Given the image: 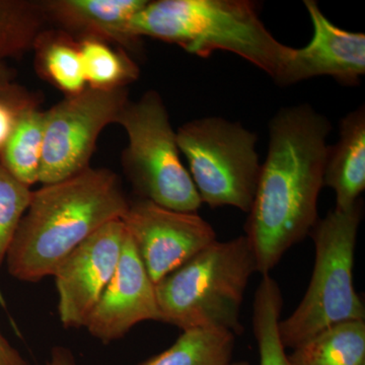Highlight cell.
<instances>
[{
  "label": "cell",
  "instance_id": "1",
  "mask_svg": "<svg viewBox=\"0 0 365 365\" xmlns=\"http://www.w3.org/2000/svg\"><path fill=\"white\" fill-rule=\"evenodd\" d=\"M331 129L330 121L309 105L281 109L269 124L267 158L245 225L262 276L311 234L319 220Z\"/></svg>",
  "mask_w": 365,
  "mask_h": 365
},
{
  "label": "cell",
  "instance_id": "2",
  "mask_svg": "<svg viewBox=\"0 0 365 365\" xmlns=\"http://www.w3.org/2000/svg\"><path fill=\"white\" fill-rule=\"evenodd\" d=\"M117 175L88 168L63 181L43 185L33 192L6 255L9 275L38 282L74 249L129 207Z\"/></svg>",
  "mask_w": 365,
  "mask_h": 365
},
{
  "label": "cell",
  "instance_id": "3",
  "mask_svg": "<svg viewBox=\"0 0 365 365\" xmlns=\"http://www.w3.org/2000/svg\"><path fill=\"white\" fill-rule=\"evenodd\" d=\"M248 0L148 1L131 21L136 38L176 44L197 56L223 50L235 53L277 81L294 48L281 44L262 23Z\"/></svg>",
  "mask_w": 365,
  "mask_h": 365
},
{
  "label": "cell",
  "instance_id": "4",
  "mask_svg": "<svg viewBox=\"0 0 365 365\" xmlns=\"http://www.w3.org/2000/svg\"><path fill=\"white\" fill-rule=\"evenodd\" d=\"M256 272L253 250L245 235L212 242L155 283L160 322L182 331L241 335L242 300Z\"/></svg>",
  "mask_w": 365,
  "mask_h": 365
},
{
  "label": "cell",
  "instance_id": "5",
  "mask_svg": "<svg viewBox=\"0 0 365 365\" xmlns=\"http://www.w3.org/2000/svg\"><path fill=\"white\" fill-rule=\"evenodd\" d=\"M362 201L347 210L334 209L319 220L311 232L316 260L311 282L299 307L280 319L285 348L312 339L329 327L364 321L365 307L353 283L354 252L362 220Z\"/></svg>",
  "mask_w": 365,
  "mask_h": 365
},
{
  "label": "cell",
  "instance_id": "6",
  "mask_svg": "<svg viewBox=\"0 0 365 365\" xmlns=\"http://www.w3.org/2000/svg\"><path fill=\"white\" fill-rule=\"evenodd\" d=\"M128 136L123 168L141 199L162 207L197 213L202 202L180 158L177 134L157 91L128 102L118 118Z\"/></svg>",
  "mask_w": 365,
  "mask_h": 365
},
{
  "label": "cell",
  "instance_id": "7",
  "mask_svg": "<svg viewBox=\"0 0 365 365\" xmlns=\"http://www.w3.org/2000/svg\"><path fill=\"white\" fill-rule=\"evenodd\" d=\"M176 134L201 202L249 213L261 170L256 134L220 117L193 120Z\"/></svg>",
  "mask_w": 365,
  "mask_h": 365
},
{
  "label": "cell",
  "instance_id": "8",
  "mask_svg": "<svg viewBox=\"0 0 365 365\" xmlns=\"http://www.w3.org/2000/svg\"><path fill=\"white\" fill-rule=\"evenodd\" d=\"M128 102L126 88L97 90L88 86L46 111L39 182L63 181L91 168L101 132L117 123Z\"/></svg>",
  "mask_w": 365,
  "mask_h": 365
},
{
  "label": "cell",
  "instance_id": "9",
  "mask_svg": "<svg viewBox=\"0 0 365 365\" xmlns=\"http://www.w3.org/2000/svg\"><path fill=\"white\" fill-rule=\"evenodd\" d=\"M121 220L155 284L217 241L215 230L197 213L172 210L146 199L129 203Z\"/></svg>",
  "mask_w": 365,
  "mask_h": 365
},
{
  "label": "cell",
  "instance_id": "10",
  "mask_svg": "<svg viewBox=\"0 0 365 365\" xmlns=\"http://www.w3.org/2000/svg\"><path fill=\"white\" fill-rule=\"evenodd\" d=\"M126 230L113 220L81 242L55 269L58 316L66 329L85 328L121 258Z\"/></svg>",
  "mask_w": 365,
  "mask_h": 365
},
{
  "label": "cell",
  "instance_id": "11",
  "mask_svg": "<svg viewBox=\"0 0 365 365\" xmlns=\"http://www.w3.org/2000/svg\"><path fill=\"white\" fill-rule=\"evenodd\" d=\"M160 322L155 284L126 232L121 258L85 328L104 344L123 338L137 324Z\"/></svg>",
  "mask_w": 365,
  "mask_h": 365
},
{
  "label": "cell",
  "instance_id": "12",
  "mask_svg": "<svg viewBox=\"0 0 365 365\" xmlns=\"http://www.w3.org/2000/svg\"><path fill=\"white\" fill-rule=\"evenodd\" d=\"M304 6L313 24V37L306 47L294 49L275 83L292 86L328 76L344 86L359 85L365 73L364 34L349 32L334 25L314 0H306Z\"/></svg>",
  "mask_w": 365,
  "mask_h": 365
},
{
  "label": "cell",
  "instance_id": "13",
  "mask_svg": "<svg viewBox=\"0 0 365 365\" xmlns=\"http://www.w3.org/2000/svg\"><path fill=\"white\" fill-rule=\"evenodd\" d=\"M41 4L47 20L78 34L81 39L96 38L130 51L140 47V39L131 32V21L148 0H48Z\"/></svg>",
  "mask_w": 365,
  "mask_h": 365
},
{
  "label": "cell",
  "instance_id": "14",
  "mask_svg": "<svg viewBox=\"0 0 365 365\" xmlns=\"http://www.w3.org/2000/svg\"><path fill=\"white\" fill-rule=\"evenodd\" d=\"M324 186L336 195V209L351 208L365 189L364 106L343 118L340 139L327 148Z\"/></svg>",
  "mask_w": 365,
  "mask_h": 365
},
{
  "label": "cell",
  "instance_id": "15",
  "mask_svg": "<svg viewBox=\"0 0 365 365\" xmlns=\"http://www.w3.org/2000/svg\"><path fill=\"white\" fill-rule=\"evenodd\" d=\"M288 359L292 365H365V322L329 327L295 347Z\"/></svg>",
  "mask_w": 365,
  "mask_h": 365
},
{
  "label": "cell",
  "instance_id": "16",
  "mask_svg": "<svg viewBox=\"0 0 365 365\" xmlns=\"http://www.w3.org/2000/svg\"><path fill=\"white\" fill-rule=\"evenodd\" d=\"M44 126L45 112L37 105L28 108L0 151V163L28 187L39 182Z\"/></svg>",
  "mask_w": 365,
  "mask_h": 365
},
{
  "label": "cell",
  "instance_id": "17",
  "mask_svg": "<svg viewBox=\"0 0 365 365\" xmlns=\"http://www.w3.org/2000/svg\"><path fill=\"white\" fill-rule=\"evenodd\" d=\"M34 49L41 76L66 96L76 95L88 88L78 41L69 34L43 32Z\"/></svg>",
  "mask_w": 365,
  "mask_h": 365
},
{
  "label": "cell",
  "instance_id": "18",
  "mask_svg": "<svg viewBox=\"0 0 365 365\" xmlns=\"http://www.w3.org/2000/svg\"><path fill=\"white\" fill-rule=\"evenodd\" d=\"M235 343L234 334L225 331H182L167 350L136 365H228Z\"/></svg>",
  "mask_w": 365,
  "mask_h": 365
},
{
  "label": "cell",
  "instance_id": "19",
  "mask_svg": "<svg viewBox=\"0 0 365 365\" xmlns=\"http://www.w3.org/2000/svg\"><path fill=\"white\" fill-rule=\"evenodd\" d=\"M282 307L279 285L270 274L263 275L253 304V332L258 344L260 365H292L279 334Z\"/></svg>",
  "mask_w": 365,
  "mask_h": 365
},
{
  "label": "cell",
  "instance_id": "20",
  "mask_svg": "<svg viewBox=\"0 0 365 365\" xmlns=\"http://www.w3.org/2000/svg\"><path fill=\"white\" fill-rule=\"evenodd\" d=\"M83 74L88 88L116 90L139 78V67L124 49H115L96 38L78 40Z\"/></svg>",
  "mask_w": 365,
  "mask_h": 365
},
{
  "label": "cell",
  "instance_id": "21",
  "mask_svg": "<svg viewBox=\"0 0 365 365\" xmlns=\"http://www.w3.org/2000/svg\"><path fill=\"white\" fill-rule=\"evenodd\" d=\"M46 21L41 1L0 0V61L34 49Z\"/></svg>",
  "mask_w": 365,
  "mask_h": 365
},
{
  "label": "cell",
  "instance_id": "22",
  "mask_svg": "<svg viewBox=\"0 0 365 365\" xmlns=\"http://www.w3.org/2000/svg\"><path fill=\"white\" fill-rule=\"evenodd\" d=\"M33 191L0 163V267L14 241L21 218L30 205Z\"/></svg>",
  "mask_w": 365,
  "mask_h": 365
},
{
  "label": "cell",
  "instance_id": "23",
  "mask_svg": "<svg viewBox=\"0 0 365 365\" xmlns=\"http://www.w3.org/2000/svg\"><path fill=\"white\" fill-rule=\"evenodd\" d=\"M34 105H37V102L31 93L14 83L0 91V151L13 133L21 114Z\"/></svg>",
  "mask_w": 365,
  "mask_h": 365
},
{
  "label": "cell",
  "instance_id": "24",
  "mask_svg": "<svg viewBox=\"0 0 365 365\" xmlns=\"http://www.w3.org/2000/svg\"><path fill=\"white\" fill-rule=\"evenodd\" d=\"M0 365H29L21 352L0 330Z\"/></svg>",
  "mask_w": 365,
  "mask_h": 365
},
{
  "label": "cell",
  "instance_id": "25",
  "mask_svg": "<svg viewBox=\"0 0 365 365\" xmlns=\"http://www.w3.org/2000/svg\"><path fill=\"white\" fill-rule=\"evenodd\" d=\"M44 365H78L73 353L63 346L53 348L50 357Z\"/></svg>",
  "mask_w": 365,
  "mask_h": 365
},
{
  "label": "cell",
  "instance_id": "26",
  "mask_svg": "<svg viewBox=\"0 0 365 365\" xmlns=\"http://www.w3.org/2000/svg\"><path fill=\"white\" fill-rule=\"evenodd\" d=\"M13 83V76H11V71L7 68L4 62L0 61V91L4 90Z\"/></svg>",
  "mask_w": 365,
  "mask_h": 365
},
{
  "label": "cell",
  "instance_id": "27",
  "mask_svg": "<svg viewBox=\"0 0 365 365\" xmlns=\"http://www.w3.org/2000/svg\"><path fill=\"white\" fill-rule=\"evenodd\" d=\"M228 365H251L249 364L248 361H235V362H230Z\"/></svg>",
  "mask_w": 365,
  "mask_h": 365
}]
</instances>
